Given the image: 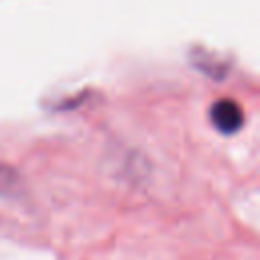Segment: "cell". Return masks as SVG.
<instances>
[{
	"instance_id": "cell-2",
	"label": "cell",
	"mask_w": 260,
	"mask_h": 260,
	"mask_svg": "<svg viewBox=\"0 0 260 260\" xmlns=\"http://www.w3.org/2000/svg\"><path fill=\"white\" fill-rule=\"evenodd\" d=\"M191 65L195 69H199L203 75L211 77V79H223L230 71V63L223 57H217L209 51L203 49H193L191 51Z\"/></svg>"
},
{
	"instance_id": "cell-3",
	"label": "cell",
	"mask_w": 260,
	"mask_h": 260,
	"mask_svg": "<svg viewBox=\"0 0 260 260\" xmlns=\"http://www.w3.org/2000/svg\"><path fill=\"white\" fill-rule=\"evenodd\" d=\"M22 193V177L16 169L0 162V197H18Z\"/></svg>"
},
{
	"instance_id": "cell-1",
	"label": "cell",
	"mask_w": 260,
	"mask_h": 260,
	"mask_svg": "<svg viewBox=\"0 0 260 260\" xmlns=\"http://www.w3.org/2000/svg\"><path fill=\"white\" fill-rule=\"evenodd\" d=\"M209 122L219 134H238L244 126V110L238 102L230 98H219L209 108Z\"/></svg>"
}]
</instances>
